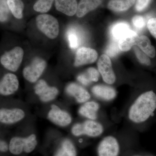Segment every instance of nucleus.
Returning a JSON list of instances; mask_svg holds the SVG:
<instances>
[{
	"mask_svg": "<svg viewBox=\"0 0 156 156\" xmlns=\"http://www.w3.org/2000/svg\"><path fill=\"white\" fill-rule=\"evenodd\" d=\"M156 109V94L153 91L144 92L136 98L128 112V117L136 124L148 119Z\"/></svg>",
	"mask_w": 156,
	"mask_h": 156,
	"instance_id": "f257e3e1",
	"label": "nucleus"
},
{
	"mask_svg": "<svg viewBox=\"0 0 156 156\" xmlns=\"http://www.w3.org/2000/svg\"><path fill=\"white\" fill-rule=\"evenodd\" d=\"M36 24L39 30L49 38L54 39L58 36L59 24L53 16L49 14H40L37 17Z\"/></svg>",
	"mask_w": 156,
	"mask_h": 156,
	"instance_id": "f03ea898",
	"label": "nucleus"
},
{
	"mask_svg": "<svg viewBox=\"0 0 156 156\" xmlns=\"http://www.w3.org/2000/svg\"><path fill=\"white\" fill-rule=\"evenodd\" d=\"M37 144L36 136L31 134L27 137H14L11 139L9 146L11 153L14 155L21 154L23 151L29 153L35 148Z\"/></svg>",
	"mask_w": 156,
	"mask_h": 156,
	"instance_id": "7ed1b4c3",
	"label": "nucleus"
},
{
	"mask_svg": "<svg viewBox=\"0 0 156 156\" xmlns=\"http://www.w3.org/2000/svg\"><path fill=\"white\" fill-rule=\"evenodd\" d=\"M102 125L93 120H90L82 123L76 124L72 128V133L76 136L86 135L91 137L100 136L103 132Z\"/></svg>",
	"mask_w": 156,
	"mask_h": 156,
	"instance_id": "20e7f679",
	"label": "nucleus"
},
{
	"mask_svg": "<svg viewBox=\"0 0 156 156\" xmlns=\"http://www.w3.org/2000/svg\"><path fill=\"white\" fill-rule=\"evenodd\" d=\"M23 53L24 52L22 48L16 47L2 56L1 63L7 69L12 72H16L22 62Z\"/></svg>",
	"mask_w": 156,
	"mask_h": 156,
	"instance_id": "39448f33",
	"label": "nucleus"
},
{
	"mask_svg": "<svg viewBox=\"0 0 156 156\" xmlns=\"http://www.w3.org/2000/svg\"><path fill=\"white\" fill-rule=\"evenodd\" d=\"M47 66V63L43 58L36 57L31 63L23 69L24 78L30 83H35L40 77Z\"/></svg>",
	"mask_w": 156,
	"mask_h": 156,
	"instance_id": "423d86ee",
	"label": "nucleus"
},
{
	"mask_svg": "<svg viewBox=\"0 0 156 156\" xmlns=\"http://www.w3.org/2000/svg\"><path fill=\"white\" fill-rule=\"evenodd\" d=\"M97 152L98 156H119V144L114 136H107L101 141Z\"/></svg>",
	"mask_w": 156,
	"mask_h": 156,
	"instance_id": "0eeeda50",
	"label": "nucleus"
},
{
	"mask_svg": "<svg viewBox=\"0 0 156 156\" xmlns=\"http://www.w3.org/2000/svg\"><path fill=\"white\" fill-rule=\"evenodd\" d=\"M97 66L104 82L109 84L114 83L116 80L115 75L109 57L106 54L101 55L98 62Z\"/></svg>",
	"mask_w": 156,
	"mask_h": 156,
	"instance_id": "6e6552de",
	"label": "nucleus"
},
{
	"mask_svg": "<svg viewBox=\"0 0 156 156\" xmlns=\"http://www.w3.org/2000/svg\"><path fill=\"white\" fill-rule=\"evenodd\" d=\"M35 92L43 102H49L55 99L58 90L55 87H50L44 80H40L34 87Z\"/></svg>",
	"mask_w": 156,
	"mask_h": 156,
	"instance_id": "1a4fd4ad",
	"label": "nucleus"
},
{
	"mask_svg": "<svg viewBox=\"0 0 156 156\" xmlns=\"http://www.w3.org/2000/svg\"><path fill=\"white\" fill-rule=\"evenodd\" d=\"M48 113V118L52 122L57 126L65 127L72 122V118L67 112L62 110L58 106L53 105Z\"/></svg>",
	"mask_w": 156,
	"mask_h": 156,
	"instance_id": "9d476101",
	"label": "nucleus"
},
{
	"mask_svg": "<svg viewBox=\"0 0 156 156\" xmlns=\"http://www.w3.org/2000/svg\"><path fill=\"white\" fill-rule=\"evenodd\" d=\"M98 58L96 50L90 48L83 47L78 49L76 53L74 66H80L84 65L91 64Z\"/></svg>",
	"mask_w": 156,
	"mask_h": 156,
	"instance_id": "9b49d317",
	"label": "nucleus"
},
{
	"mask_svg": "<svg viewBox=\"0 0 156 156\" xmlns=\"http://www.w3.org/2000/svg\"><path fill=\"white\" fill-rule=\"evenodd\" d=\"M19 87V82L17 76L14 74H6L3 77L0 83V93L3 95L14 94Z\"/></svg>",
	"mask_w": 156,
	"mask_h": 156,
	"instance_id": "f8f14e48",
	"label": "nucleus"
},
{
	"mask_svg": "<svg viewBox=\"0 0 156 156\" xmlns=\"http://www.w3.org/2000/svg\"><path fill=\"white\" fill-rule=\"evenodd\" d=\"M25 116V113L20 108L1 109L0 121L4 124H11L17 122Z\"/></svg>",
	"mask_w": 156,
	"mask_h": 156,
	"instance_id": "ddd939ff",
	"label": "nucleus"
},
{
	"mask_svg": "<svg viewBox=\"0 0 156 156\" xmlns=\"http://www.w3.org/2000/svg\"><path fill=\"white\" fill-rule=\"evenodd\" d=\"M66 92L69 95L74 97L79 103L86 102L91 97L89 92L86 89L74 83L69 84L67 86Z\"/></svg>",
	"mask_w": 156,
	"mask_h": 156,
	"instance_id": "4468645a",
	"label": "nucleus"
},
{
	"mask_svg": "<svg viewBox=\"0 0 156 156\" xmlns=\"http://www.w3.org/2000/svg\"><path fill=\"white\" fill-rule=\"evenodd\" d=\"M56 10L69 16L76 14L78 4L76 0H55Z\"/></svg>",
	"mask_w": 156,
	"mask_h": 156,
	"instance_id": "2eb2a0df",
	"label": "nucleus"
},
{
	"mask_svg": "<svg viewBox=\"0 0 156 156\" xmlns=\"http://www.w3.org/2000/svg\"><path fill=\"white\" fill-rule=\"evenodd\" d=\"M92 91L96 97L103 100H112L116 96V92L114 88L105 85H98L94 86Z\"/></svg>",
	"mask_w": 156,
	"mask_h": 156,
	"instance_id": "dca6fc26",
	"label": "nucleus"
},
{
	"mask_svg": "<svg viewBox=\"0 0 156 156\" xmlns=\"http://www.w3.org/2000/svg\"><path fill=\"white\" fill-rule=\"evenodd\" d=\"M103 0H80L78 5L76 15L82 17L93 11L102 3Z\"/></svg>",
	"mask_w": 156,
	"mask_h": 156,
	"instance_id": "f3484780",
	"label": "nucleus"
},
{
	"mask_svg": "<svg viewBox=\"0 0 156 156\" xmlns=\"http://www.w3.org/2000/svg\"><path fill=\"white\" fill-rule=\"evenodd\" d=\"M138 35L134 31L130 30L124 35L118 41L120 50L122 51H127L136 44Z\"/></svg>",
	"mask_w": 156,
	"mask_h": 156,
	"instance_id": "a211bd4d",
	"label": "nucleus"
},
{
	"mask_svg": "<svg viewBox=\"0 0 156 156\" xmlns=\"http://www.w3.org/2000/svg\"><path fill=\"white\" fill-rule=\"evenodd\" d=\"M98 104L94 101H87L81 107L79 113L81 115L90 120H94L97 117V112L99 109Z\"/></svg>",
	"mask_w": 156,
	"mask_h": 156,
	"instance_id": "6ab92c4d",
	"label": "nucleus"
},
{
	"mask_svg": "<svg viewBox=\"0 0 156 156\" xmlns=\"http://www.w3.org/2000/svg\"><path fill=\"white\" fill-rule=\"evenodd\" d=\"M135 0H111L109 2L108 8L115 12L126 11L134 5Z\"/></svg>",
	"mask_w": 156,
	"mask_h": 156,
	"instance_id": "aec40b11",
	"label": "nucleus"
},
{
	"mask_svg": "<svg viewBox=\"0 0 156 156\" xmlns=\"http://www.w3.org/2000/svg\"><path fill=\"white\" fill-rule=\"evenodd\" d=\"M136 45L147 56L151 58L155 56V49L151 44L150 40L148 37L144 35L138 37Z\"/></svg>",
	"mask_w": 156,
	"mask_h": 156,
	"instance_id": "412c9836",
	"label": "nucleus"
},
{
	"mask_svg": "<svg viewBox=\"0 0 156 156\" xmlns=\"http://www.w3.org/2000/svg\"><path fill=\"white\" fill-rule=\"evenodd\" d=\"M130 30H131L130 26L127 23L119 22L112 26L111 28L110 34L112 37L113 40L118 41Z\"/></svg>",
	"mask_w": 156,
	"mask_h": 156,
	"instance_id": "4be33fe9",
	"label": "nucleus"
},
{
	"mask_svg": "<svg viewBox=\"0 0 156 156\" xmlns=\"http://www.w3.org/2000/svg\"><path fill=\"white\" fill-rule=\"evenodd\" d=\"M76 148L69 139L65 140L54 156H76Z\"/></svg>",
	"mask_w": 156,
	"mask_h": 156,
	"instance_id": "5701e85b",
	"label": "nucleus"
},
{
	"mask_svg": "<svg viewBox=\"0 0 156 156\" xmlns=\"http://www.w3.org/2000/svg\"><path fill=\"white\" fill-rule=\"evenodd\" d=\"M9 9L12 14L17 19L23 17L24 5L21 0H8Z\"/></svg>",
	"mask_w": 156,
	"mask_h": 156,
	"instance_id": "b1692460",
	"label": "nucleus"
},
{
	"mask_svg": "<svg viewBox=\"0 0 156 156\" xmlns=\"http://www.w3.org/2000/svg\"><path fill=\"white\" fill-rule=\"evenodd\" d=\"M67 36L71 48L76 49L80 46L82 38L80 33L76 30L74 28L69 29L67 31Z\"/></svg>",
	"mask_w": 156,
	"mask_h": 156,
	"instance_id": "393cba45",
	"label": "nucleus"
},
{
	"mask_svg": "<svg viewBox=\"0 0 156 156\" xmlns=\"http://www.w3.org/2000/svg\"><path fill=\"white\" fill-rule=\"evenodd\" d=\"M54 0H38L34 6L35 11L40 13H47L51 9Z\"/></svg>",
	"mask_w": 156,
	"mask_h": 156,
	"instance_id": "a878e982",
	"label": "nucleus"
},
{
	"mask_svg": "<svg viewBox=\"0 0 156 156\" xmlns=\"http://www.w3.org/2000/svg\"><path fill=\"white\" fill-rule=\"evenodd\" d=\"M10 10L8 0H0V20L1 22L8 21L10 17Z\"/></svg>",
	"mask_w": 156,
	"mask_h": 156,
	"instance_id": "bb28decb",
	"label": "nucleus"
},
{
	"mask_svg": "<svg viewBox=\"0 0 156 156\" xmlns=\"http://www.w3.org/2000/svg\"><path fill=\"white\" fill-rule=\"evenodd\" d=\"M120 51L118 41L113 40L107 47L105 53L108 56L113 57L116 56Z\"/></svg>",
	"mask_w": 156,
	"mask_h": 156,
	"instance_id": "cd10ccee",
	"label": "nucleus"
},
{
	"mask_svg": "<svg viewBox=\"0 0 156 156\" xmlns=\"http://www.w3.org/2000/svg\"><path fill=\"white\" fill-rule=\"evenodd\" d=\"M134 50L136 57L141 63L147 66L151 64L150 59L142 51L140 50L138 47L135 46L134 47Z\"/></svg>",
	"mask_w": 156,
	"mask_h": 156,
	"instance_id": "c85d7f7f",
	"label": "nucleus"
},
{
	"mask_svg": "<svg viewBox=\"0 0 156 156\" xmlns=\"http://www.w3.org/2000/svg\"><path fill=\"white\" fill-rule=\"evenodd\" d=\"M132 21L133 24L136 28L142 29L145 27V19L142 16L136 15L133 17Z\"/></svg>",
	"mask_w": 156,
	"mask_h": 156,
	"instance_id": "c756f323",
	"label": "nucleus"
},
{
	"mask_svg": "<svg viewBox=\"0 0 156 156\" xmlns=\"http://www.w3.org/2000/svg\"><path fill=\"white\" fill-rule=\"evenodd\" d=\"M87 74L92 82H97L99 77V72L93 67H90L87 70Z\"/></svg>",
	"mask_w": 156,
	"mask_h": 156,
	"instance_id": "7c9ffc66",
	"label": "nucleus"
},
{
	"mask_svg": "<svg viewBox=\"0 0 156 156\" xmlns=\"http://www.w3.org/2000/svg\"><path fill=\"white\" fill-rule=\"evenodd\" d=\"M151 0H137L135 9L137 11L140 12L147 8Z\"/></svg>",
	"mask_w": 156,
	"mask_h": 156,
	"instance_id": "2f4dec72",
	"label": "nucleus"
},
{
	"mask_svg": "<svg viewBox=\"0 0 156 156\" xmlns=\"http://www.w3.org/2000/svg\"><path fill=\"white\" fill-rule=\"evenodd\" d=\"M147 27L151 34L156 39V18H152L149 20Z\"/></svg>",
	"mask_w": 156,
	"mask_h": 156,
	"instance_id": "473e14b6",
	"label": "nucleus"
},
{
	"mask_svg": "<svg viewBox=\"0 0 156 156\" xmlns=\"http://www.w3.org/2000/svg\"><path fill=\"white\" fill-rule=\"evenodd\" d=\"M77 80L79 82L85 86H88L91 83L92 81L90 80L87 73L80 74L78 76Z\"/></svg>",
	"mask_w": 156,
	"mask_h": 156,
	"instance_id": "72a5a7b5",
	"label": "nucleus"
},
{
	"mask_svg": "<svg viewBox=\"0 0 156 156\" xmlns=\"http://www.w3.org/2000/svg\"><path fill=\"white\" fill-rule=\"evenodd\" d=\"M9 146L7 143L4 140H1L0 142V150L2 152H5L9 150Z\"/></svg>",
	"mask_w": 156,
	"mask_h": 156,
	"instance_id": "f704fd0d",
	"label": "nucleus"
}]
</instances>
